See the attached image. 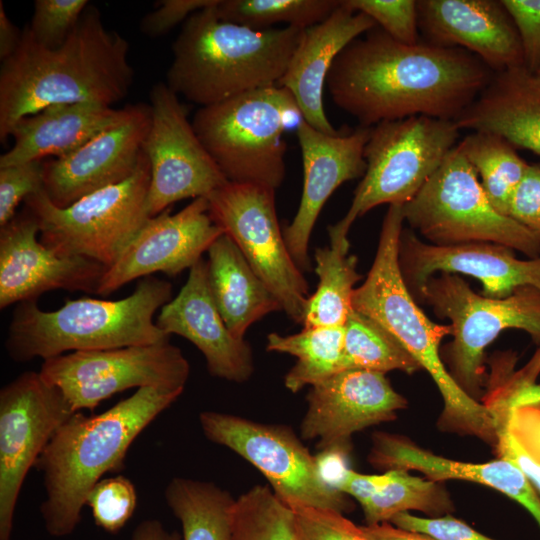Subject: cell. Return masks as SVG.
<instances>
[{"mask_svg": "<svg viewBox=\"0 0 540 540\" xmlns=\"http://www.w3.org/2000/svg\"><path fill=\"white\" fill-rule=\"evenodd\" d=\"M132 540H182V535L167 530L157 519H146L136 526Z\"/></svg>", "mask_w": 540, "mask_h": 540, "instance_id": "816d5d0a", "label": "cell"}, {"mask_svg": "<svg viewBox=\"0 0 540 540\" xmlns=\"http://www.w3.org/2000/svg\"><path fill=\"white\" fill-rule=\"evenodd\" d=\"M345 369L411 374L421 367L404 346L373 319L354 310L344 325Z\"/></svg>", "mask_w": 540, "mask_h": 540, "instance_id": "e575fe53", "label": "cell"}, {"mask_svg": "<svg viewBox=\"0 0 540 540\" xmlns=\"http://www.w3.org/2000/svg\"><path fill=\"white\" fill-rule=\"evenodd\" d=\"M86 505L98 527L117 533L134 514L137 505L135 486L123 475L102 478L88 494Z\"/></svg>", "mask_w": 540, "mask_h": 540, "instance_id": "f35d334b", "label": "cell"}, {"mask_svg": "<svg viewBox=\"0 0 540 540\" xmlns=\"http://www.w3.org/2000/svg\"><path fill=\"white\" fill-rule=\"evenodd\" d=\"M538 80L540 81V70L535 74Z\"/></svg>", "mask_w": 540, "mask_h": 540, "instance_id": "f5cc1de1", "label": "cell"}, {"mask_svg": "<svg viewBox=\"0 0 540 540\" xmlns=\"http://www.w3.org/2000/svg\"><path fill=\"white\" fill-rule=\"evenodd\" d=\"M304 540H369L343 513L314 507L292 508Z\"/></svg>", "mask_w": 540, "mask_h": 540, "instance_id": "7bdbcfd3", "label": "cell"}, {"mask_svg": "<svg viewBox=\"0 0 540 540\" xmlns=\"http://www.w3.org/2000/svg\"><path fill=\"white\" fill-rule=\"evenodd\" d=\"M150 164L143 151L125 181L91 193L65 208L55 206L44 189L23 202L39 226L40 242L59 256L82 257L112 266L150 218L147 195Z\"/></svg>", "mask_w": 540, "mask_h": 540, "instance_id": "30bf717a", "label": "cell"}, {"mask_svg": "<svg viewBox=\"0 0 540 540\" xmlns=\"http://www.w3.org/2000/svg\"><path fill=\"white\" fill-rule=\"evenodd\" d=\"M89 4L87 0H36L26 27L38 44L56 49L66 41Z\"/></svg>", "mask_w": 540, "mask_h": 540, "instance_id": "ab89813d", "label": "cell"}, {"mask_svg": "<svg viewBox=\"0 0 540 540\" xmlns=\"http://www.w3.org/2000/svg\"><path fill=\"white\" fill-rule=\"evenodd\" d=\"M361 507L367 525H375L409 510L439 517L452 509V503L437 481L410 475L406 470L390 469L380 474L376 490Z\"/></svg>", "mask_w": 540, "mask_h": 540, "instance_id": "836d02e7", "label": "cell"}, {"mask_svg": "<svg viewBox=\"0 0 540 540\" xmlns=\"http://www.w3.org/2000/svg\"><path fill=\"white\" fill-rule=\"evenodd\" d=\"M459 144L493 207L509 216L512 196L529 163L507 140L493 133L473 131Z\"/></svg>", "mask_w": 540, "mask_h": 540, "instance_id": "d6a6232c", "label": "cell"}, {"mask_svg": "<svg viewBox=\"0 0 540 540\" xmlns=\"http://www.w3.org/2000/svg\"><path fill=\"white\" fill-rule=\"evenodd\" d=\"M231 540H304L291 507L269 486L255 485L235 499Z\"/></svg>", "mask_w": 540, "mask_h": 540, "instance_id": "d590c367", "label": "cell"}, {"mask_svg": "<svg viewBox=\"0 0 540 540\" xmlns=\"http://www.w3.org/2000/svg\"><path fill=\"white\" fill-rule=\"evenodd\" d=\"M128 54V41L106 28L92 4L56 49L38 44L25 26L16 51L1 64L0 140L11 135L21 118L54 104L112 107L133 83Z\"/></svg>", "mask_w": 540, "mask_h": 540, "instance_id": "7a4b0ae2", "label": "cell"}, {"mask_svg": "<svg viewBox=\"0 0 540 540\" xmlns=\"http://www.w3.org/2000/svg\"><path fill=\"white\" fill-rule=\"evenodd\" d=\"M39 372L79 412L94 410L102 401L131 388L184 389L190 365L181 349L167 340L70 352L43 360Z\"/></svg>", "mask_w": 540, "mask_h": 540, "instance_id": "5bb4252c", "label": "cell"}, {"mask_svg": "<svg viewBox=\"0 0 540 540\" xmlns=\"http://www.w3.org/2000/svg\"><path fill=\"white\" fill-rule=\"evenodd\" d=\"M354 11L369 16L394 40L405 44L419 41L417 1L414 0H343Z\"/></svg>", "mask_w": 540, "mask_h": 540, "instance_id": "60d3db41", "label": "cell"}, {"mask_svg": "<svg viewBox=\"0 0 540 540\" xmlns=\"http://www.w3.org/2000/svg\"><path fill=\"white\" fill-rule=\"evenodd\" d=\"M169 281L148 276L119 300L68 299L56 310H42L37 300L18 303L5 340L16 362L43 360L77 351L149 345L169 340L154 315L172 299Z\"/></svg>", "mask_w": 540, "mask_h": 540, "instance_id": "8992f818", "label": "cell"}, {"mask_svg": "<svg viewBox=\"0 0 540 540\" xmlns=\"http://www.w3.org/2000/svg\"><path fill=\"white\" fill-rule=\"evenodd\" d=\"M165 501L182 528V540H231L235 499L213 482L174 477Z\"/></svg>", "mask_w": 540, "mask_h": 540, "instance_id": "f546056e", "label": "cell"}, {"mask_svg": "<svg viewBox=\"0 0 540 540\" xmlns=\"http://www.w3.org/2000/svg\"><path fill=\"white\" fill-rule=\"evenodd\" d=\"M376 26L369 16L350 9L341 0L328 18L303 30L278 86L293 95L303 120L318 131L329 135L339 133L323 106L324 87L333 61L349 43Z\"/></svg>", "mask_w": 540, "mask_h": 540, "instance_id": "d4e9b609", "label": "cell"}, {"mask_svg": "<svg viewBox=\"0 0 540 540\" xmlns=\"http://www.w3.org/2000/svg\"><path fill=\"white\" fill-rule=\"evenodd\" d=\"M390 522L402 529L427 534L437 540H494L450 516L424 518L401 512Z\"/></svg>", "mask_w": 540, "mask_h": 540, "instance_id": "f6af8a7d", "label": "cell"}, {"mask_svg": "<svg viewBox=\"0 0 540 540\" xmlns=\"http://www.w3.org/2000/svg\"><path fill=\"white\" fill-rule=\"evenodd\" d=\"M454 122L460 130L493 133L540 156V81L524 66L494 73Z\"/></svg>", "mask_w": 540, "mask_h": 540, "instance_id": "4316f807", "label": "cell"}, {"mask_svg": "<svg viewBox=\"0 0 540 540\" xmlns=\"http://www.w3.org/2000/svg\"><path fill=\"white\" fill-rule=\"evenodd\" d=\"M155 321L169 336L176 334L194 344L212 376L235 383L246 382L252 376V350L225 324L211 295L208 265L203 258L191 267L185 284L160 309Z\"/></svg>", "mask_w": 540, "mask_h": 540, "instance_id": "603a6c76", "label": "cell"}, {"mask_svg": "<svg viewBox=\"0 0 540 540\" xmlns=\"http://www.w3.org/2000/svg\"><path fill=\"white\" fill-rule=\"evenodd\" d=\"M509 216L540 240V163L529 164L512 196Z\"/></svg>", "mask_w": 540, "mask_h": 540, "instance_id": "bcb514c9", "label": "cell"}, {"mask_svg": "<svg viewBox=\"0 0 540 540\" xmlns=\"http://www.w3.org/2000/svg\"><path fill=\"white\" fill-rule=\"evenodd\" d=\"M125 116L74 152L44 161L43 189L49 200L65 208L79 199L119 184L137 169L151 125V107L126 105Z\"/></svg>", "mask_w": 540, "mask_h": 540, "instance_id": "ac0fdd59", "label": "cell"}, {"mask_svg": "<svg viewBox=\"0 0 540 540\" xmlns=\"http://www.w3.org/2000/svg\"><path fill=\"white\" fill-rule=\"evenodd\" d=\"M39 226L23 207L0 227V309L63 289L97 294L106 267L82 257L59 256L39 240Z\"/></svg>", "mask_w": 540, "mask_h": 540, "instance_id": "ffe728a7", "label": "cell"}, {"mask_svg": "<svg viewBox=\"0 0 540 540\" xmlns=\"http://www.w3.org/2000/svg\"><path fill=\"white\" fill-rule=\"evenodd\" d=\"M371 127L329 135L302 120L297 126L304 183L300 204L292 222L283 230L287 248L301 271L311 269L308 255L312 230L331 194L344 182L363 177L364 149Z\"/></svg>", "mask_w": 540, "mask_h": 540, "instance_id": "7402d4cb", "label": "cell"}, {"mask_svg": "<svg viewBox=\"0 0 540 540\" xmlns=\"http://www.w3.org/2000/svg\"><path fill=\"white\" fill-rule=\"evenodd\" d=\"M207 200L214 223L235 242L282 310L303 324L310 297L308 284L285 243L275 208V190L227 182Z\"/></svg>", "mask_w": 540, "mask_h": 540, "instance_id": "4fadbf2b", "label": "cell"}, {"mask_svg": "<svg viewBox=\"0 0 540 540\" xmlns=\"http://www.w3.org/2000/svg\"><path fill=\"white\" fill-rule=\"evenodd\" d=\"M22 36L20 31L7 16L4 4L0 1V59L10 57L17 49Z\"/></svg>", "mask_w": 540, "mask_h": 540, "instance_id": "f907efd6", "label": "cell"}, {"mask_svg": "<svg viewBox=\"0 0 540 540\" xmlns=\"http://www.w3.org/2000/svg\"><path fill=\"white\" fill-rule=\"evenodd\" d=\"M370 461L388 470H418L437 482L461 479L492 487L526 508L540 527V497L524 473L505 459L485 463L454 461L421 449L399 436L379 433L374 436Z\"/></svg>", "mask_w": 540, "mask_h": 540, "instance_id": "83f0119b", "label": "cell"}, {"mask_svg": "<svg viewBox=\"0 0 540 540\" xmlns=\"http://www.w3.org/2000/svg\"><path fill=\"white\" fill-rule=\"evenodd\" d=\"M539 373L540 349L521 370H506L500 376V385L512 402H540V384L535 383ZM506 426L521 446L540 462V415L526 407L510 404Z\"/></svg>", "mask_w": 540, "mask_h": 540, "instance_id": "74e56055", "label": "cell"}, {"mask_svg": "<svg viewBox=\"0 0 540 540\" xmlns=\"http://www.w3.org/2000/svg\"><path fill=\"white\" fill-rule=\"evenodd\" d=\"M302 120L293 95L274 85L200 107L191 122L228 182L276 191L286 174L283 134Z\"/></svg>", "mask_w": 540, "mask_h": 540, "instance_id": "52a82bcc", "label": "cell"}, {"mask_svg": "<svg viewBox=\"0 0 540 540\" xmlns=\"http://www.w3.org/2000/svg\"><path fill=\"white\" fill-rule=\"evenodd\" d=\"M221 234L209 214L207 197L193 199L174 214L168 208L146 220L106 269L97 294L108 296L132 280L154 273L175 277L190 270Z\"/></svg>", "mask_w": 540, "mask_h": 540, "instance_id": "e0dca14e", "label": "cell"}, {"mask_svg": "<svg viewBox=\"0 0 540 540\" xmlns=\"http://www.w3.org/2000/svg\"><path fill=\"white\" fill-rule=\"evenodd\" d=\"M454 121L413 116L371 127L364 149L366 171L346 215L329 226L331 243L349 242L353 222L381 204L412 200L458 144Z\"/></svg>", "mask_w": 540, "mask_h": 540, "instance_id": "ba28073f", "label": "cell"}, {"mask_svg": "<svg viewBox=\"0 0 540 540\" xmlns=\"http://www.w3.org/2000/svg\"><path fill=\"white\" fill-rule=\"evenodd\" d=\"M215 5L184 22L167 72L169 88L200 107L278 85L304 30L227 22L217 16Z\"/></svg>", "mask_w": 540, "mask_h": 540, "instance_id": "277c9868", "label": "cell"}, {"mask_svg": "<svg viewBox=\"0 0 540 540\" xmlns=\"http://www.w3.org/2000/svg\"><path fill=\"white\" fill-rule=\"evenodd\" d=\"M199 422L209 441L232 450L253 465L289 507L341 513L349 508L345 494L324 475L318 457L288 427L216 411L200 413Z\"/></svg>", "mask_w": 540, "mask_h": 540, "instance_id": "7c38bea8", "label": "cell"}, {"mask_svg": "<svg viewBox=\"0 0 540 540\" xmlns=\"http://www.w3.org/2000/svg\"><path fill=\"white\" fill-rule=\"evenodd\" d=\"M300 424L302 439L317 440L323 453L344 454L351 436L390 421L407 405L384 373L343 370L311 386Z\"/></svg>", "mask_w": 540, "mask_h": 540, "instance_id": "d6986e66", "label": "cell"}, {"mask_svg": "<svg viewBox=\"0 0 540 540\" xmlns=\"http://www.w3.org/2000/svg\"><path fill=\"white\" fill-rule=\"evenodd\" d=\"M450 321V374L471 396L480 390L485 348L506 329L527 332L540 344V291L526 286L504 298L474 292L458 274L430 277L415 297Z\"/></svg>", "mask_w": 540, "mask_h": 540, "instance_id": "8fae6325", "label": "cell"}, {"mask_svg": "<svg viewBox=\"0 0 540 540\" xmlns=\"http://www.w3.org/2000/svg\"><path fill=\"white\" fill-rule=\"evenodd\" d=\"M398 259L404 282L414 299L426 281L441 272L478 279L483 287L482 295L490 298H504L526 286L540 291V256L519 259L514 250L499 244L437 246L403 229Z\"/></svg>", "mask_w": 540, "mask_h": 540, "instance_id": "44dd1931", "label": "cell"}, {"mask_svg": "<svg viewBox=\"0 0 540 540\" xmlns=\"http://www.w3.org/2000/svg\"><path fill=\"white\" fill-rule=\"evenodd\" d=\"M493 75L464 49L401 43L376 26L338 54L326 86L336 106L373 127L413 116L455 121Z\"/></svg>", "mask_w": 540, "mask_h": 540, "instance_id": "6da1fadb", "label": "cell"}, {"mask_svg": "<svg viewBox=\"0 0 540 540\" xmlns=\"http://www.w3.org/2000/svg\"><path fill=\"white\" fill-rule=\"evenodd\" d=\"M341 0H218L217 16L255 29L286 26L306 29L321 23L340 5Z\"/></svg>", "mask_w": 540, "mask_h": 540, "instance_id": "8d00e7d4", "label": "cell"}, {"mask_svg": "<svg viewBox=\"0 0 540 540\" xmlns=\"http://www.w3.org/2000/svg\"><path fill=\"white\" fill-rule=\"evenodd\" d=\"M218 0H163L157 9L147 13L140 30L149 37H158L187 20L195 12L213 6Z\"/></svg>", "mask_w": 540, "mask_h": 540, "instance_id": "7dc6e473", "label": "cell"}, {"mask_svg": "<svg viewBox=\"0 0 540 540\" xmlns=\"http://www.w3.org/2000/svg\"><path fill=\"white\" fill-rule=\"evenodd\" d=\"M150 100L143 151L151 173L147 211L153 217L177 201L207 197L228 181L197 137L179 96L166 83H156Z\"/></svg>", "mask_w": 540, "mask_h": 540, "instance_id": "2e32d148", "label": "cell"}, {"mask_svg": "<svg viewBox=\"0 0 540 540\" xmlns=\"http://www.w3.org/2000/svg\"><path fill=\"white\" fill-rule=\"evenodd\" d=\"M403 222V206L389 205L376 256L364 283L353 292L352 308L384 327L429 373L444 401L441 422L446 428L493 444L489 409L457 384L440 357V343L451 335V326L432 322L404 282L398 259Z\"/></svg>", "mask_w": 540, "mask_h": 540, "instance_id": "5b68a950", "label": "cell"}, {"mask_svg": "<svg viewBox=\"0 0 540 540\" xmlns=\"http://www.w3.org/2000/svg\"><path fill=\"white\" fill-rule=\"evenodd\" d=\"M183 391L139 388L100 414L74 413L56 431L35 465L46 493L40 513L51 536L65 537L76 529L92 488L105 474L124 468L134 440Z\"/></svg>", "mask_w": 540, "mask_h": 540, "instance_id": "3957f363", "label": "cell"}, {"mask_svg": "<svg viewBox=\"0 0 540 540\" xmlns=\"http://www.w3.org/2000/svg\"><path fill=\"white\" fill-rule=\"evenodd\" d=\"M44 160L0 168V227L11 221L25 199L43 189Z\"/></svg>", "mask_w": 540, "mask_h": 540, "instance_id": "b9f144b4", "label": "cell"}, {"mask_svg": "<svg viewBox=\"0 0 540 540\" xmlns=\"http://www.w3.org/2000/svg\"><path fill=\"white\" fill-rule=\"evenodd\" d=\"M127 107L92 102L54 104L21 118L13 127L14 144L0 157V168L47 157L66 156L119 122Z\"/></svg>", "mask_w": 540, "mask_h": 540, "instance_id": "484cf974", "label": "cell"}, {"mask_svg": "<svg viewBox=\"0 0 540 540\" xmlns=\"http://www.w3.org/2000/svg\"><path fill=\"white\" fill-rule=\"evenodd\" d=\"M403 216L411 229L433 245L493 243L528 258L540 256V240L493 207L459 142L403 205Z\"/></svg>", "mask_w": 540, "mask_h": 540, "instance_id": "9c48e42d", "label": "cell"}, {"mask_svg": "<svg viewBox=\"0 0 540 540\" xmlns=\"http://www.w3.org/2000/svg\"><path fill=\"white\" fill-rule=\"evenodd\" d=\"M76 413L63 393L35 371L0 390V540H10L27 474L56 431Z\"/></svg>", "mask_w": 540, "mask_h": 540, "instance_id": "9a60e30c", "label": "cell"}, {"mask_svg": "<svg viewBox=\"0 0 540 540\" xmlns=\"http://www.w3.org/2000/svg\"><path fill=\"white\" fill-rule=\"evenodd\" d=\"M369 540H437L427 534L385 523L361 526Z\"/></svg>", "mask_w": 540, "mask_h": 540, "instance_id": "681fc988", "label": "cell"}, {"mask_svg": "<svg viewBox=\"0 0 540 540\" xmlns=\"http://www.w3.org/2000/svg\"><path fill=\"white\" fill-rule=\"evenodd\" d=\"M518 32L524 67L540 70V0H501Z\"/></svg>", "mask_w": 540, "mask_h": 540, "instance_id": "ee69618b", "label": "cell"}, {"mask_svg": "<svg viewBox=\"0 0 540 540\" xmlns=\"http://www.w3.org/2000/svg\"><path fill=\"white\" fill-rule=\"evenodd\" d=\"M208 283L213 300L230 332L244 339L248 328L281 303L253 271L225 233L209 247Z\"/></svg>", "mask_w": 540, "mask_h": 540, "instance_id": "f1b7e54d", "label": "cell"}, {"mask_svg": "<svg viewBox=\"0 0 540 540\" xmlns=\"http://www.w3.org/2000/svg\"><path fill=\"white\" fill-rule=\"evenodd\" d=\"M495 446L501 459L517 466L540 494V462L534 459L504 428L494 426Z\"/></svg>", "mask_w": 540, "mask_h": 540, "instance_id": "c3c4849f", "label": "cell"}, {"mask_svg": "<svg viewBox=\"0 0 540 540\" xmlns=\"http://www.w3.org/2000/svg\"><path fill=\"white\" fill-rule=\"evenodd\" d=\"M349 248L330 245L318 248L314 258L319 277L317 290L310 295L304 327H342L352 311L354 285L361 279L357 258L348 255Z\"/></svg>", "mask_w": 540, "mask_h": 540, "instance_id": "1f68e13d", "label": "cell"}, {"mask_svg": "<svg viewBox=\"0 0 540 540\" xmlns=\"http://www.w3.org/2000/svg\"><path fill=\"white\" fill-rule=\"evenodd\" d=\"M417 10L428 42L464 49L494 73L524 66L518 32L501 0H419Z\"/></svg>", "mask_w": 540, "mask_h": 540, "instance_id": "cb8c5ba5", "label": "cell"}, {"mask_svg": "<svg viewBox=\"0 0 540 540\" xmlns=\"http://www.w3.org/2000/svg\"><path fill=\"white\" fill-rule=\"evenodd\" d=\"M344 335V326L304 327L301 332L293 335L270 333L266 348L297 358L296 364L284 378L285 387L296 393L346 370Z\"/></svg>", "mask_w": 540, "mask_h": 540, "instance_id": "4dcf8cb0", "label": "cell"}]
</instances>
